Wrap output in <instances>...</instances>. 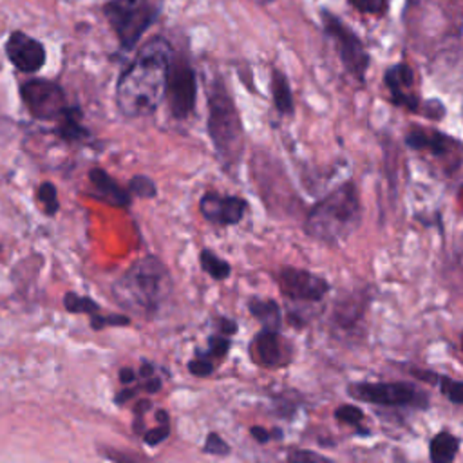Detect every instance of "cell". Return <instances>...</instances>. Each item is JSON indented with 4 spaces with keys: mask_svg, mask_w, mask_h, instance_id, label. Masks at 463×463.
I'll list each match as a JSON object with an SVG mask.
<instances>
[{
    "mask_svg": "<svg viewBox=\"0 0 463 463\" xmlns=\"http://www.w3.org/2000/svg\"><path fill=\"white\" fill-rule=\"evenodd\" d=\"M161 387H163V382H161V378H157V376H150V378H145V385H143V389L146 391V392H150V394H156V392H159L161 391Z\"/></svg>",
    "mask_w": 463,
    "mask_h": 463,
    "instance_id": "obj_42",
    "label": "cell"
},
{
    "mask_svg": "<svg viewBox=\"0 0 463 463\" xmlns=\"http://www.w3.org/2000/svg\"><path fill=\"white\" fill-rule=\"evenodd\" d=\"M250 354L262 367H282L291 360V349L280 335V329L260 327L250 345Z\"/></svg>",
    "mask_w": 463,
    "mask_h": 463,
    "instance_id": "obj_12",
    "label": "cell"
},
{
    "mask_svg": "<svg viewBox=\"0 0 463 463\" xmlns=\"http://www.w3.org/2000/svg\"><path fill=\"white\" fill-rule=\"evenodd\" d=\"M118 376H119V382H121V383L130 385V383H134V382H136L137 373H136L132 367H121V369H119V373H118Z\"/></svg>",
    "mask_w": 463,
    "mask_h": 463,
    "instance_id": "obj_41",
    "label": "cell"
},
{
    "mask_svg": "<svg viewBox=\"0 0 463 463\" xmlns=\"http://www.w3.org/2000/svg\"><path fill=\"white\" fill-rule=\"evenodd\" d=\"M333 416L336 421L354 427L358 436H371V430L367 427H364V411L358 405H349V403H342L333 411Z\"/></svg>",
    "mask_w": 463,
    "mask_h": 463,
    "instance_id": "obj_23",
    "label": "cell"
},
{
    "mask_svg": "<svg viewBox=\"0 0 463 463\" xmlns=\"http://www.w3.org/2000/svg\"><path fill=\"white\" fill-rule=\"evenodd\" d=\"M461 439L450 430H439L429 441V459L432 463H452L459 452Z\"/></svg>",
    "mask_w": 463,
    "mask_h": 463,
    "instance_id": "obj_19",
    "label": "cell"
},
{
    "mask_svg": "<svg viewBox=\"0 0 463 463\" xmlns=\"http://www.w3.org/2000/svg\"><path fill=\"white\" fill-rule=\"evenodd\" d=\"M362 224V201L354 181L347 179L322 199H318L306 213L304 232L307 237L338 246L351 237Z\"/></svg>",
    "mask_w": 463,
    "mask_h": 463,
    "instance_id": "obj_3",
    "label": "cell"
},
{
    "mask_svg": "<svg viewBox=\"0 0 463 463\" xmlns=\"http://www.w3.org/2000/svg\"><path fill=\"white\" fill-rule=\"evenodd\" d=\"M163 0H110L103 13L123 49L130 51L161 13Z\"/></svg>",
    "mask_w": 463,
    "mask_h": 463,
    "instance_id": "obj_5",
    "label": "cell"
},
{
    "mask_svg": "<svg viewBox=\"0 0 463 463\" xmlns=\"http://www.w3.org/2000/svg\"><path fill=\"white\" fill-rule=\"evenodd\" d=\"M154 373H156V365H154L150 360H141L137 376H141V378H150Z\"/></svg>",
    "mask_w": 463,
    "mask_h": 463,
    "instance_id": "obj_43",
    "label": "cell"
},
{
    "mask_svg": "<svg viewBox=\"0 0 463 463\" xmlns=\"http://www.w3.org/2000/svg\"><path fill=\"white\" fill-rule=\"evenodd\" d=\"M322 22L327 31V34L333 38L338 49V56L345 67V71L356 78L358 81H364L367 67H369V54L362 43V40L356 36L353 29L342 24V20L329 11H322Z\"/></svg>",
    "mask_w": 463,
    "mask_h": 463,
    "instance_id": "obj_8",
    "label": "cell"
},
{
    "mask_svg": "<svg viewBox=\"0 0 463 463\" xmlns=\"http://www.w3.org/2000/svg\"><path fill=\"white\" fill-rule=\"evenodd\" d=\"M54 134L67 143H80L89 137V130L81 125V109L67 105L56 119Z\"/></svg>",
    "mask_w": 463,
    "mask_h": 463,
    "instance_id": "obj_18",
    "label": "cell"
},
{
    "mask_svg": "<svg viewBox=\"0 0 463 463\" xmlns=\"http://www.w3.org/2000/svg\"><path fill=\"white\" fill-rule=\"evenodd\" d=\"M199 266L213 280H226L232 275V266L228 260L219 257L213 250L203 248L199 251Z\"/></svg>",
    "mask_w": 463,
    "mask_h": 463,
    "instance_id": "obj_22",
    "label": "cell"
},
{
    "mask_svg": "<svg viewBox=\"0 0 463 463\" xmlns=\"http://www.w3.org/2000/svg\"><path fill=\"white\" fill-rule=\"evenodd\" d=\"M288 461H295V463H306V461H331V458L320 454V452H315V450H306V449H293L288 452L286 456Z\"/></svg>",
    "mask_w": 463,
    "mask_h": 463,
    "instance_id": "obj_32",
    "label": "cell"
},
{
    "mask_svg": "<svg viewBox=\"0 0 463 463\" xmlns=\"http://www.w3.org/2000/svg\"><path fill=\"white\" fill-rule=\"evenodd\" d=\"M409 373L418 378L420 382H425L429 385H436L438 383V378L439 374L434 373V371H427V369H421V367H409Z\"/></svg>",
    "mask_w": 463,
    "mask_h": 463,
    "instance_id": "obj_38",
    "label": "cell"
},
{
    "mask_svg": "<svg viewBox=\"0 0 463 463\" xmlns=\"http://www.w3.org/2000/svg\"><path fill=\"white\" fill-rule=\"evenodd\" d=\"M36 197H38V201L42 203L43 212H45L47 215H51V217H52V215L60 210L58 192H56V186H54L51 181H43V183L38 186Z\"/></svg>",
    "mask_w": 463,
    "mask_h": 463,
    "instance_id": "obj_29",
    "label": "cell"
},
{
    "mask_svg": "<svg viewBox=\"0 0 463 463\" xmlns=\"http://www.w3.org/2000/svg\"><path fill=\"white\" fill-rule=\"evenodd\" d=\"M130 324H132L130 315H114V313L99 315V311L90 315V329H94V331H101L107 327H125Z\"/></svg>",
    "mask_w": 463,
    "mask_h": 463,
    "instance_id": "obj_30",
    "label": "cell"
},
{
    "mask_svg": "<svg viewBox=\"0 0 463 463\" xmlns=\"http://www.w3.org/2000/svg\"><path fill=\"white\" fill-rule=\"evenodd\" d=\"M269 90H271L273 107L277 109V112L282 116H291L295 112V101H293V92H291L289 81L282 71H279V69L271 71Z\"/></svg>",
    "mask_w": 463,
    "mask_h": 463,
    "instance_id": "obj_21",
    "label": "cell"
},
{
    "mask_svg": "<svg viewBox=\"0 0 463 463\" xmlns=\"http://www.w3.org/2000/svg\"><path fill=\"white\" fill-rule=\"evenodd\" d=\"M206 130L221 166L232 175L244 154V127L224 81L215 78L208 94Z\"/></svg>",
    "mask_w": 463,
    "mask_h": 463,
    "instance_id": "obj_4",
    "label": "cell"
},
{
    "mask_svg": "<svg viewBox=\"0 0 463 463\" xmlns=\"http://www.w3.org/2000/svg\"><path fill=\"white\" fill-rule=\"evenodd\" d=\"M186 367H188L190 374H194V376H197V378L210 376V374L215 371L213 362H212V360H208V358H203V356H197V358L190 360Z\"/></svg>",
    "mask_w": 463,
    "mask_h": 463,
    "instance_id": "obj_33",
    "label": "cell"
},
{
    "mask_svg": "<svg viewBox=\"0 0 463 463\" xmlns=\"http://www.w3.org/2000/svg\"><path fill=\"white\" fill-rule=\"evenodd\" d=\"M165 98L174 119H186L192 116L197 101L195 71L184 56L170 60Z\"/></svg>",
    "mask_w": 463,
    "mask_h": 463,
    "instance_id": "obj_7",
    "label": "cell"
},
{
    "mask_svg": "<svg viewBox=\"0 0 463 463\" xmlns=\"http://www.w3.org/2000/svg\"><path fill=\"white\" fill-rule=\"evenodd\" d=\"M250 434H251V438H253L257 443H262V445L271 439V432H269L268 429L260 427V425H251V427H250Z\"/></svg>",
    "mask_w": 463,
    "mask_h": 463,
    "instance_id": "obj_39",
    "label": "cell"
},
{
    "mask_svg": "<svg viewBox=\"0 0 463 463\" xmlns=\"http://www.w3.org/2000/svg\"><path fill=\"white\" fill-rule=\"evenodd\" d=\"M248 210V201L239 195H222L213 190L199 199V212L204 221L219 226L239 224Z\"/></svg>",
    "mask_w": 463,
    "mask_h": 463,
    "instance_id": "obj_11",
    "label": "cell"
},
{
    "mask_svg": "<svg viewBox=\"0 0 463 463\" xmlns=\"http://www.w3.org/2000/svg\"><path fill=\"white\" fill-rule=\"evenodd\" d=\"M439 392L454 405H463V383L452 376L447 374H439L438 383Z\"/></svg>",
    "mask_w": 463,
    "mask_h": 463,
    "instance_id": "obj_28",
    "label": "cell"
},
{
    "mask_svg": "<svg viewBox=\"0 0 463 463\" xmlns=\"http://www.w3.org/2000/svg\"><path fill=\"white\" fill-rule=\"evenodd\" d=\"M367 306H369V298H365L364 291L347 293L335 302L331 322L342 331H353L364 320Z\"/></svg>",
    "mask_w": 463,
    "mask_h": 463,
    "instance_id": "obj_16",
    "label": "cell"
},
{
    "mask_svg": "<svg viewBox=\"0 0 463 463\" xmlns=\"http://www.w3.org/2000/svg\"><path fill=\"white\" fill-rule=\"evenodd\" d=\"M423 114L425 118L429 119H434V121H441L443 116H445V107L439 99H429L425 105H423Z\"/></svg>",
    "mask_w": 463,
    "mask_h": 463,
    "instance_id": "obj_35",
    "label": "cell"
},
{
    "mask_svg": "<svg viewBox=\"0 0 463 463\" xmlns=\"http://www.w3.org/2000/svg\"><path fill=\"white\" fill-rule=\"evenodd\" d=\"M156 418H157V427L141 432V438H143V441H145L148 447H156V445L163 443L165 439H168L170 430H172L168 411L159 409V411L156 412Z\"/></svg>",
    "mask_w": 463,
    "mask_h": 463,
    "instance_id": "obj_24",
    "label": "cell"
},
{
    "mask_svg": "<svg viewBox=\"0 0 463 463\" xmlns=\"http://www.w3.org/2000/svg\"><path fill=\"white\" fill-rule=\"evenodd\" d=\"M63 307L69 311V313H74V315H94L99 311V304L87 297V295H78L74 291H67L63 295Z\"/></svg>",
    "mask_w": 463,
    "mask_h": 463,
    "instance_id": "obj_25",
    "label": "cell"
},
{
    "mask_svg": "<svg viewBox=\"0 0 463 463\" xmlns=\"http://www.w3.org/2000/svg\"><path fill=\"white\" fill-rule=\"evenodd\" d=\"M172 275L156 255H145L134 260L112 284V295L119 307L148 320L163 313V307L172 297Z\"/></svg>",
    "mask_w": 463,
    "mask_h": 463,
    "instance_id": "obj_2",
    "label": "cell"
},
{
    "mask_svg": "<svg viewBox=\"0 0 463 463\" xmlns=\"http://www.w3.org/2000/svg\"><path fill=\"white\" fill-rule=\"evenodd\" d=\"M383 83L391 94V103L396 107H403L411 112H420V98L412 92L414 72L409 63L400 61L389 67L383 74Z\"/></svg>",
    "mask_w": 463,
    "mask_h": 463,
    "instance_id": "obj_13",
    "label": "cell"
},
{
    "mask_svg": "<svg viewBox=\"0 0 463 463\" xmlns=\"http://www.w3.org/2000/svg\"><path fill=\"white\" fill-rule=\"evenodd\" d=\"M172 54L170 42L161 36L148 40L137 51L116 83V105L123 116L143 118L159 107L165 99Z\"/></svg>",
    "mask_w": 463,
    "mask_h": 463,
    "instance_id": "obj_1",
    "label": "cell"
},
{
    "mask_svg": "<svg viewBox=\"0 0 463 463\" xmlns=\"http://www.w3.org/2000/svg\"><path fill=\"white\" fill-rule=\"evenodd\" d=\"M347 394L356 402L382 407L429 409L430 396L411 382H354L347 385Z\"/></svg>",
    "mask_w": 463,
    "mask_h": 463,
    "instance_id": "obj_6",
    "label": "cell"
},
{
    "mask_svg": "<svg viewBox=\"0 0 463 463\" xmlns=\"http://www.w3.org/2000/svg\"><path fill=\"white\" fill-rule=\"evenodd\" d=\"M275 280L280 293L291 302L318 304L331 291V284L327 282V279L295 266H282L275 273Z\"/></svg>",
    "mask_w": 463,
    "mask_h": 463,
    "instance_id": "obj_9",
    "label": "cell"
},
{
    "mask_svg": "<svg viewBox=\"0 0 463 463\" xmlns=\"http://www.w3.org/2000/svg\"><path fill=\"white\" fill-rule=\"evenodd\" d=\"M271 432V439L275 438V439H282V430L280 429H273V430H269Z\"/></svg>",
    "mask_w": 463,
    "mask_h": 463,
    "instance_id": "obj_44",
    "label": "cell"
},
{
    "mask_svg": "<svg viewBox=\"0 0 463 463\" xmlns=\"http://www.w3.org/2000/svg\"><path fill=\"white\" fill-rule=\"evenodd\" d=\"M201 450L208 456H228V454H232L230 443L215 430H210L206 434V439H204Z\"/></svg>",
    "mask_w": 463,
    "mask_h": 463,
    "instance_id": "obj_31",
    "label": "cell"
},
{
    "mask_svg": "<svg viewBox=\"0 0 463 463\" xmlns=\"http://www.w3.org/2000/svg\"><path fill=\"white\" fill-rule=\"evenodd\" d=\"M351 4H353L358 11H362V13H371V14H374V13H380V11L383 9L385 0H351Z\"/></svg>",
    "mask_w": 463,
    "mask_h": 463,
    "instance_id": "obj_37",
    "label": "cell"
},
{
    "mask_svg": "<svg viewBox=\"0 0 463 463\" xmlns=\"http://www.w3.org/2000/svg\"><path fill=\"white\" fill-rule=\"evenodd\" d=\"M250 315L260 322V327L280 329L282 327V309L273 298H260L251 297L248 300Z\"/></svg>",
    "mask_w": 463,
    "mask_h": 463,
    "instance_id": "obj_20",
    "label": "cell"
},
{
    "mask_svg": "<svg viewBox=\"0 0 463 463\" xmlns=\"http://www.w3.org/2000/svg\"><path fill=\"white\" fill-rule=\"evenodd\" d=\"M150 400H141V402H137V405H134V409H132V412H134V430L137 432V434H141L145 429H143V416H145V412L150 409Z\"/></svg>",
    "mask_w": 463,
    "mask_h": 463,
    "instance_id": "obj_36",
    "label": "cell"
},
{
    "mask_svg": "<svg viewBox=\"0 0 463 463\" xmlns=\"http://www.w3.org/2000/svg\"><path fill=\"white\" fill-rule=\"evenodd\" d=\"M22 101L33 118L42 121H56L65 110V92L51 80H29L20 89Z\"/></svg>",
    "mask_w": 463,
    "mask_h": 463,
    "instance_id": "obj_10",
    "label": "cell"
},
{
    "mask_svg": "<svg viewBox=\"0 0 463 463\" xmlns=\"http://www.w3.org/2000/svg\"><path fill=\"white\" fill-rule=\"evenodd\" d=\"M405 145L412 150L429 152L434 157H458L459 152V141L456 137L441 130L423 127H412V130L405 134Z\"/></svg>",
    "mask_w": 463,
    "mask_h": 463,
    "instance_id": "obj_15",
    "label": "cell"
},
{
    "mask_svg": "<svg viewBox=\"0 0 463 463\" xmlns=\"http://www.w3.org/2000/svg\"><path fill=\"white\" fill-rule=\"evenodd\" d=\"M5 52L11 63L22 72H36L45 63L43 45L22 31H14L9 36L5 43Z\"/></svg>",
    "mask_w": 463,
    "mask_h": 463,
    "instance_id": "obj_14",
    "label": "cell"
},
{
    "mask_svg": "<svg viewBox=\"0 0 463 463\" xmlns=\"http://www.w3.org/2000/svg\"><path fill=\"white\" fill-rule=\"evenodd\" d=\"M255 2H260V4H266V2H271V0H255Z\"/></svg>",
    "mask_w": 463,
    "mask_h": 463,
    "instance_id": "obj_45",
    "label": "cell"
},
{
    "mask_svg": "<svg viewBox=\"0 0 463 463\" xmlns=\"http://www.w3.org/2000/svg\"><path fill=\"white\" fill-rule=\"evenodd\" d=\"M127 192L132 197H139V199H154L157 195V184L152 177L145 175V174H134L128 181Z\"/></svg>",
    "mask_w": 463,
    "mask_h": 463,
    "instance_id": "obj_26",
    "label": "cell"
},
{
    "mask_svg": "<svg viewBox=\"0 0 463 463\" xmlns=\"http://www.w3.org/2000/svg\"><path fill=\"white\" fill-rule=\"evenodd\" d=\"M89 181L94 186V197L116 206V208H128L132 203V195L127 192V188H121L119 183L103 168L94 166L89 170Z\"/></svg>",
    "mask_w": 463,
    "mask_h": 463,
    "instance_id": "obj_17",
    "label": "cell"
},
{
    "mask_svg": "<svg viewBox=\"0 0 463 463\" xmlns=\"http://www.w3.org/2000/svg\"><path fill=\"white\" fill-rule=\"evenodd\" d=\"M136 392H137V389H134V387H125V389H121V391L116 392L114 403H116V405H125L130 398H134Z\"/></svg>",
    "mask_w": 463,
    "mask_h": 463,
    "instance_id": "obj_40",
    "label": "cell"
},
{
    "mask_svg": "<svg viewBox=\"0 0 463 463\" xmlns=\"http://www.w3.org/2000/svg\"><path fill=\"white\" fill-rule=\"evenodd\" d=\"M213 322H215V326H217V333H221V335H226V336H233V335L239 331V324L235 322V318H230V317H222V315H217Z\"/></svg>",
    "mask_w": 463,
    "mask_h": 463,
    "instance_id": "obj_34",
    "label": "cell"
},
{
    "mask_svg": "<svg viewBox=\"0 0 463 463\" xmlns=\"http://www.w3.org/2000/svg\"><path fill=\"white\" fill-rule=\"evenodd\" d=\"M206 349L204 351H197V356H203V358H224L230 349H232V336H226V335H221V333H213L208 336L206 340Z\"/></svg>",
    "mask_w": 463,
    "mask_h": 463,
    "instance_id": "obj_27",
    "label": "cell"
}]
</instances>
